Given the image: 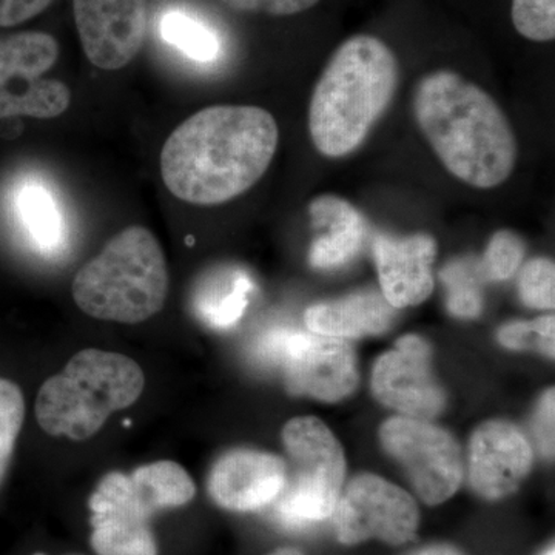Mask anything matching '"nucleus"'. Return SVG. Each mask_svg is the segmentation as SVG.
Masks as SVG:
<instances>
[{
	"label": "nucleus",
	"mask_w": 555,
	"mask_h": 555,
	"mask_svg": "<svg viewBox=\"0 0 555 555\" xmlns=\"http://www.w3.org/2000/svg\"><path fill=\"white\" fill-rule=\"evenodd\" d=\"M441 280L448 287V309L452 315L476 318L483 310L481 295L480 264L473 261L451 262L441 272Z\"/></svg>",
	"instance_id": "5701e85b"
},
{
	"label": "nucleus",
	"mask_w": 555,
	"mask_h": 555,
	"mask_svg": "<svg viewBox=\"0 0 555 555\" xmlns=\"http://www.w3.org/2000/svg\"><path fill=\"white\" fill-rule=\"evenodd\" d=\"M499 341L507 349H532L554 357V317H542L531 323H511L499 331Z\"/></svg>",
	"instance_id": "cd10ccee"
},
{
	"label": "nucleus",
	"mask_w": 555,
	"mask_h": 555,
	"mask_svg": "<svg viewBox=\"0 0 555 555\" xmlns=\"http://www.w3.org/2000/svg\"><path fill=\"white\" fill-rule=\"evenodd\" d=\"M543 555H554V547H550V550H547Z\"/></svg>",
	"instance_id": "72a5a7b5"
},
{
	"label": "nucleus",
	"mask_w": 555,
	"mask_h": 555,
	"mask_svg": "<svg viewBox=\"0 0 555 555\" xmlns=\"http://www.w3.org/2000/svg\"><path fill=\"white\" fill-rule=\"evenodd\" d=\"M397 309L382 292L367 288L334 301L320 302L306 310V326L313 334L335 338L379 335L392 326Z\"/></svg>",
	"instance_id": "a211bd4d"
},
{
	"label": "nucleus",
	"mask_w": 555,
	"mask_h": 555,
	"mask_svg": "<svg viewBox=\"0 0 555 555\" xmlns=\"http://www.w3.org/2000/svg\"><path fill=\"white\" fill-rule=\"evenodd\" d=\"M393 51L375 36L358 35L335 50L313 87L309 131L326 158L361 147L382 119L400 83Z\"/></svg>",
	"instance_id": "7ed1b4c3"
},
{
	"label": "nucleus",
	"mask_w": 555,
	"mask_h": 555,
	"mask_svg": "<svg viewBox=\"0 0 555 555\" xmlns=\"http://www.w3.org/2000/svg\"><path fill=\"white\" fill-rule=\"evenodd\" d=\"M280 130L266 108L215 105L173 130L160 150V177L171 195L195 206L238 198L264 177Z\"/></svg>",
	"instance_id": "f257e3e1"
},
{
	"label": "nucleus",
	"mask_w": 555,
	"mask_h": 555,
	"mask_svg": "<svg viewBox=\"0 0 555 555\" xmlns=\"http://www.w3.org/2000/svg\"><path fill=\"white\" fill-rule=\"evenodd\" d=\"M169 292L166 257L156 236L130 225L105 244L73 280L72 294L89 317L138 324L163 310Z\"/></svg>",
	"instance_id": "20e7f679"
},
{
	"label": "nucleus",
	"mask_w": 555,
	"mask_h": 555,
	"mask_svg": "<svg viewBox=\"0 0 555 555\" xmlns=\"http://www.w3.org/2000/svg\"><path fill=\"white\" fill-rule=\"evenodd\" d=\"M335 528L345 545L379 539L403 545L418 528V507L411 495L385 478L363 474L350 481L335 509Z\"/></svg>",
	"instance_id": "9d476101"
},
{
	"label": "nucleus",
	"mask_w": 555,
	"mask_h": 555,
	"mask_svg": "<svg viewBox=\"0 0 555 555\" xmlns=\"http://www.w3.org/2000/svg\"><path fill=\"white\" fill-rule=\"evenodd\" d=\"M437 243L426 233L396 238L379 233L374 258L383 297L392 308L403 309L426 301L434 291L433 266Z\"/></svg>",
	"instance_id": "dca6fc26"
},
{
	"label": "nucleus",
	"mask_w": 555,
	"mask_h": 555,
	"mask_svg": "<svg viewBox=\"0 0 555 555\" xmlns=\"http://www.w3.org/2000/svg\"><path fill=\"white\" fill-rule=\"evenodd\" d=\"M375 397L411 418H434L447 406V396L430 372V350L425 339L408 335L379 357L372 375Z\"/></svg>",
	"instance_id": "ddd939ff"
},
{
	"label": "nucleus",
	"mask_w": 555,
	"mask_h": 555,
	"mask_svg": "<svg viewBox=\"0 0 555 555\" xmlns=\"http://www.w3.org/2000/svg\"><path fill=\"white\" fill-rule=\"evenodd\" d=\"M60 57V43L43 31L0 36V119H53L67 112L72 93L46 78Z\"/></svg>",
	"instance_id": "6e6552de"
},
{
	"label": "nucleus",
	"mask_w": 555,
	"mask_h": 555,
	"mask_svg": "<svg viewBox=\"0 0 555 555\" xmlns=\"http://www.w3.org/2000/svg\"><path fill=\"white\" fill-rule=\"evenodd\" d=\"M525 251L524 240L517 233L500 230L489 241L483 261L478 262L481 276L485 281L507 280L520 268Z\"/></svg>",
	"instance_id": "393cba45"
},
{
	"label": "nucleus",
	"mask_w": 555,
	"mask_h": 555,
	"mask_svg": "<svg viewBox=\"0 0 555 555\" xmlns=\"http://www.w3.org/2000/svg\"><path fill=\"white\" fill-rule=\"evenodd\" d=\"M160 36L196 62H211L219 53V39L211 28L182 11H169L160 21Z\"/></svg>",
	"instance_id": "4be33fe9"
},
{
	"label": "nucleus",
	"mask_w": 555,
	"mask_h": 555,
	"mask_svg": "<svg viewBox=\"0 0 555 555\" xmlns=\"http://www.w3.org/2000/svg\"><path fill=\"white\" fill-rule=\"evenodd\" d=\"M313 232L309 261L318 270L345 268L356 259L367 238L366 218L349 201L337 195H321L309 206Z\"/></svg>",
	"instance_id": "f3484780"
},
{
	"label": "nucleus",
	"mask_w": 555,
	"mask_h": 555,
	"mask_svg": "<svg viewBox=\"0 0 555 555\" xmlns=\"http://www.w3.org/2000/svg\"><path fill=\"white\" fill-rule=\"evenodd\" d=\"M415 555H462L456 553L454 547L449 546H433L427 547V550L420 551L418 554Z\"/></svg>",
	"instance_id": "2f4dec72"
},
{
	"label": "nucleus",
	"mask_w": 555,
	"mask_h": 555,
	"mask_svg": "<svg viewBox=\"0 0 555 555\" xmlns=\"http://www.w3.org/2000/svg\"><path fill=\"white\" fill-rule=\"evenodd\" d=\"M379 438L427 505L447 502L462 485V449L441 427L426 420L392 416L379 429Z\"/></svg>",
	"instance_id": "1a4fd4ad"
},
{
	"label": "nucleus",
	"mask_w": 555,
	"mask_h": 555,
	"mask_svg": "<svg viewBox=\"0 0 555 555\" xmlns=\"http://www.w3.org/2000/svg\"><path fill=\"white\" fill-rule=\"evenodd\" d=\"M511 20L524 38L550 42L555 38V0H513Z\"/></svg>",
	"instance_id": "a878e982"
},
{
	"label": "nucleus",
	"mask_w": 555,
	"mask_h": 555,
	"mask_svg": "<svg viewBox=\"0 0 555 555\" xmlns=\"http://www.w3.org/2000/svg\"><path fill=\"white\" fill-rule=\"evenodd\" d=\"M53 0H0V27L11 28L46 11Z\"/></svg>",
	"instance_id": "7c9ffc66"
},
{
	"label": "nucleus",
	"mask_w": 555,
	"mask_h": 555,
	"mask_svg": "<svg viewBox=\"0 0 555 555\" xmlns=\"http://www.w3.org/2000/svg\"><path fill=\"white\" fill-rule=\"evenodd\" d=\"M555 268L546 258L526 262L518 278V294L521 301L532 309H554Z\"/></svg>",
	"instance_id": "bb28decb"
},
{
	"label": "nucleus",
	"mask_w": 555,
	"mask_h": 555,
	"mask_svg": "<svg viewBox=\"0 0 555 555\" xmlns=\"http://www.w3.org/2000/svg\"><path fill=\"white\" fill-rule=\"evenodd\" d=\"M284 447L292 460L283 491L273 502L276 520L288 529H306L337 509L346 460L334 434L313 416L284 426Z\"/></svg>",
	"instance_id": "423d86ee"
},
{
	"label": "nucleus",
	"mask_w": 555,
	"mask_h": 555,
	"mask_svg": "<svg viewBox=\"0 0 555 555\" xmlns=\"http://www.w3.org/2000/svg\"><path fill=\"white\" fill-rule=\"evenodd\" d=\"M254 288V280L244 270H214L196 286L193 309L208 326L224 331L235 326L244 315Z\"/></svg>",
	"instance_id": "6ab92c4d"
},
{
	"label": "nucleus",
	"mask_w": 555,
	"mask_h": 555,
	"mask_svg": "<svg viewBox=\"0 0 555 555\" xmlns=\"http://www.w3.org/2000/svg\"><path fill=\"white\" fill-rule=\"evenodd\" d=\"M269 555H302L298 550H294V547H283V550H278L275 553Z\"/></svg>",
	"instance_id": "473e14b6"
},
{
	"label": "nucleus",
	"mask_w": 555,
	"mask_h": 555,
	"mask_svg": "<svg viewBox=\"0 0 555 555\" xmlns=\"http://www.w3.org/2000/svg\"><path fill=\"white\" fill-rule=\"evenodd\" d=\"M531 444L516 426L488 422L470 438L469 480L474 491L488 500L513 494L531 470Z\"/></svg>",
	"instance_id": "2eb2a0df"
},
{
	"label": "nucleus",
	"mask_w": 555,
	"mask_h": 555,
	"mask_svg": "<svg viewBox=\"0 0 555 555\" xmlns=\"http://www.w3.org/2000/svg\"><path fill=\"white\" fill-rule=\"evenodd\" d=\"M554 389L547 390L540 400L534 420H532V430H534L540 452L545 455V459L554 456Z\"/></svg>",
	"instance_id": "c756f323"
},
{
	"label": "nucleus",
	"mask_w": 555,
	"mask_h": 555,
	"mask_svg": "<svg viewBox=\"0 0 555 555\" xmlns=\"http://www.w3.org/2000/svg\"><path fill=\"white\" fill-rule=\"evenodd\" d=\"M130 478L153 513L188 505L196 494L195 481L188 470L170 460L139 466L130 474Z\"/></svg>",
	"instance_id": "aec40b11"
},
{
	"label": "nucleus",
	"mask_w": 555,
	"mask_h": 555,
	"mask_svg": "<svg viewBox=\"0 0 555 555\" xmlns=\"http://www.w3.org/2000/svg\"><path fill=\"white\" fill-rule=\"evenodd\" d=\"M73 13L94 67L115 72L138 56L147 31V0H73Z\"/></svg>",
	"instance_id": "f8f14e48"
},
{
	"label": "nucleus",
	"mask_w": 555,
	"mask_h": 555,
	"mask_svg": "<svg viewBox=\"0 0 555 555\" xmlns=\"http://www.w3.org/2000/svg\"><path fill=\"white\" fill-rule=\"evenodd\" d=\"M16 207L22 225L40 250L51 251L61 246L64 222L49 190L36 182L25 184L17 195Z\"/></svg>",
	"instance_id": "412c9836"
},
{
	"label": "nucleus",
	"mask_w": 555,
	"mask_h": 555,
	"mask_svg": "<svg viewBox=\"0 0 555 555\" xmlns=\"http://www.w3.org/2000/svg\"><path fill=\"white\" fill-rule=\"evenodd\" d=\"M144 386V372L130 357L83 349L40 387L36 420L50 436L83 441L100 433L113 412L138 401Z\"/></svg>",
	"instance_id": "39448f33"
},
{
	"label": "nucleus",
	"mask_w": 555,
	"mask_h": 555,
	"mask_svg": "<svg viewBox=\"0 0 555 555\" xmlns=\"http://www.w3.org/2000/svg\"><path fill=\"white\" fill-rule=\"evenodd\" d=\"M258 363L283 369L287 389L297 396L339 401L357 389L356 352L345 338L275 327L254 347Z\"/></svg>",
	"instance_id": "0eeeda50"
},
{
	"label": "nucleus",
	"mask_w": 555,
	"mask_h": 555,
	"mask_svg": "<svg viewBox=\"0 0 555 555\" xmlns=\"http://www.w3.org/2000/svg\"><path fill=\"white\" fill-rule=\"evenodd\" d=\"M416 126L444 169L469 188H499L516 169L517 138L491 94L451 69L416 83Z\"/></svg>",
	"instance_id": "f03ea898"
},
{
	"label": "nucleus",
	"mask_w": 555,
	"mask_h": 555,
	"mask_svg": "<svg viewBox=\"0 0 555 555\" xmlns=\"http://www.w3.org/2000/svg\"><path fill=\"white\" fill-rule=\"evenodd\" d=\"M219 2L238 13L294 16L313 9L320 0H219Z\"/></svg>",
	"instance_id": "c85d7f7f"
},
{
	"label": "nucleus",
	"mask_w": 555,
	"mask_h": 555,
	"mask_svg": "<svg viewBox=\"0 0 555 555\" xmlns=\"http://www.w3.org/2000/svg\"><path fill=\"white\" fill-rule=\"evenodd\" d=\"M35 555H43V554H35Z\"/></svg>",
	"instance_id": "f704fd0d"
},
{
	"label": "nucleus",
	"mask_w": 555,
	"mask_h": 555,
	"mask_svg": "<svg viewBox=\"0 0 555 555\" xmlns=\"http://www.w3.org/2000/svg\"><path fill=\"white\" fill-rule=\"evenodd\" d=\"M25 418V401L16 383L0 378V483L9 469Z\"/></svg>",
	"instance_id": "b1692460"
},
{
	"label": "nucleus",
	"mask_w": 555,
	"mask_h": 555,
	"mask_svg": "<svg viewBox=\"0 0 555 555\" xmlns=\"http://www.w3.org/2000/svg\"><path fill=\"white\" fill-rule=\"evenodd\" d=\"M91 546L98 555H158L153 509L126 474L109 473L90 496Z\"/></svg>",
	"instance_id": "9b49d317"
},
{
	"label": "nucleus",
	"mask_w": 555,
	"mask_h": 555,
	"mask_svg": "<svg viewBox=\"0 0 555 555\" xmlns=\"http://www.w3.org/2000/svg\"><path fill=\"white\" fill-rule=\"evenodd\" d=\"M283 459L254 449H235L221 456L208 476V494L217 505L236 513L272 505L286 483Z\"/></svg>",
	"instance_id": "4468645a"
}]
</instances>
